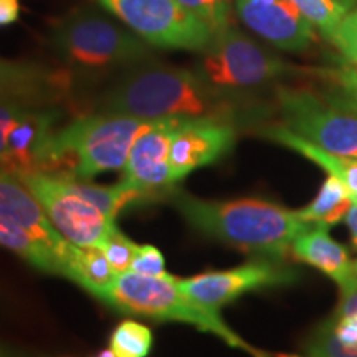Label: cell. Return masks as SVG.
Masks as SVG:
<instances>
[{"mask_svg": "<svg viewBox=\"0 0 357 357\" xmlns=\"http://www.w3.org/2000/svg\"><path fill=\"white\" fill-rule=\"evenodd\" d=\"M0 357H25V354H22L20 351L13 349V347L0 342Z\"/></svg>", "mask_w": 357, "mask_h": 357, "instance_id": "836d02e7", "label": "cell"}, {"mask_svg": "<svg viewBox=\"0 0 357 357\" xmlns=\"http://www.w3.org/2000/svg\"><path fill=\"white\" fill-rule=\"evenodd\" d=\"M281 124L329 153L357 159V114L306 88L278 86Z\"/></svg>", "mask_w": 357, "mask_h": 357, "instance_id": "52a82bcc", "label": "cell"}, {"mask_svg": "<svg viewBox=\"0 0 357 357\" xmlns=\"http://www.w3.org/2000/svg\"><path fill=\"white\" fill-rule=\"evenodd\" d=\"M300 280V273L287 261L255 258L230 270H212L177 280L181 291L205 310L220 312L223 306L247 293L266 288L289 287Z\"/></svg>", "mask_w": 357, "mask_h": 357, "instance_id": "30bf717a", "label": "cell"}, {"mask_svg": "<svg viewBox=\"0 0 357 357\" xmlns=\"http://www.w3.org/2000/svg\"><path fill=\"white\" fill-rule=\"evenodd\" d=\"M52 45L73 77L101 78L153 56L151 45L93 8H79L53 26Z\"/></svg>", "mask_w": 357, "mask_h": 357, "instance_id": "277c9868", "label": "cell"}, {"mask_svg": "<svg viewBox=\"0 0 357 357\" xmlns=\"http://www.w3.org/2000/svg\"><path fill=\"white\" fill-rule=\"evenodd\" d=\"M352 200H356V202H357V194L354 195V199H352Z\"/></svg>", "mask_w": 357, "mask_h": 357, "instance_id": "d590c367", "label": "cell"}, {"mask_svg": "<svg viewBox=\"0 0 357 357\" xmlns=\"http://www.w3.org/2000/svg\"><path fill=\"white\" fill-rule=\"evenodd\" d=\"M0 218L29 230L47 243L58 257L63 271V260L71 243L58 234L37 197L20 181V177L6 169H0Z\"/></svg>", "mask_w": 357, "mask_h": 357, "instance_id": "9a60e30c", "label": "cell"}, {"mask_svg": "<svg viewBox=\"0 0 357 357\" xmlns=\"http://www.w3.org/2000/svg\"><path fill=\"white\" fill-rule=\"evenodd\" d=\"M100 247L102 248V252H105L106 258H108L109 265L113 266L116 273L119 275L131 270L132 260L134 257H136L139 245L134 243L131 238H128V236L116 227Z\"/></svg>", "mask_w": 357, "mask_h": 357, "instance_id": "d4e9b609", "label": "cell"}, {"mask_svg": "<svg viewBox=\"0 0 357 357\" xmlns=\"http://www.w3.org/2000/svg\"><path fill=\"white\" fill-rule=\"evenodd\" d=\"M305 349L311 357H357V346L339 341L333 331L331 319H326L312 331L305 342Z\"/></svg>", "mask_w": 357, "mask_h": 357, "instance_id": "603a6c76", "label": "cell"}, {"mask_svg": "<svg viewBox=\"0 0 357 357\" xmlns=\"http://www.w3.org/2000/svg\"><path fill=\"white\" fill-rule=\"evenodd\" d=\"M242 22L261 38L288 52H303L314 42V26L293 0H236Z\"/></svg>", "mask_w": 357, "mask_h": 357, "instance_id": "4fadbf2b", "label": "cell"}, {"mask_svg": "<svg viewBox=\"0 0 357 357\" xmlns=\"http://www.w3.org/2000/svg\"><path fill=\"white\" fill-rule=\"evenodd\" d=\"M176 2L192 15L211 26L213 33L230 25L231 0H176Z\"/></svg>", "mask_w": 357, "mask_h": 357, "instance_id": "cb8c5ba5", "label": "cell"}, {"mask_svg": "<svg viewBox=\"0 0 357 357\" xmlns=\"http://www.w3.org/2000/svg\"><path fill=\"white\" fill-rule=\"evenodd\" d=\"M26 106H37V105H26V102L19 101H6L0 100V169L6 164V153H7V136L10 132V128L17 118L24 113Z\"/></svg>", "mask_w": 357, "mask_h": 357, "instance_id": "83f0119b", "label": "cell"}, {"mask_svg": "<svg viewBox=\"0 0 357 357\" xmlns=\"http://www.w3.org/2000/svg\"><path fill=\"white\" fill-rule=\"evenodd\" d=\"M352 202H354L352 194L344 182L334 176H328L314 200L298 211V215L307 223H321V225L331 227L346 217Z\"/></svg>", "mask_w": 357, "mask_h": 357, "instance_id": "ffe728a7", "label": "cell"}, {"mask_svg": "<svg viewBox=\"0 0 357 357\" xmlns=\"http://www.w3.org/2000/svg\"><path fill=\"white\" fill-rule=\"evenodd\" d=\"M303 70L270 55L260 45L229 25L218 30L204 48L195 71L217 91H227L261 86Z\"/></svg>", "mask_w": 357, "mask_h": 357, "instance_id": "8992f818", "label": "cell"}, {"mask_svg": "<svg viewBox=\"0 0 357 357\" xmlns=\"http://www.w3.org/2000/svg\"><path fill=\"white\" fill-rule=\"evenodd\" d=\"M73 75L35 61L0 56V100L47 106L70 95Z\"/></svg>", "mask_w": 357, "mask_h": 357, "instance_id": "5bb4252c", "label": "cell"}, {"mask_svg": "<svg viewBox=\"0 0 357 357\" xmlns=\"http://www.w3.org/2000/svg\"><path fill=\"white\" fill-rule=\"evenodd\" d=\"M349 314H357V288L347 294H341V303H339L337 310L334 311V316Z\"/></svg>", "mask_w": 357, "mask_h": 357, "instance_id": "1f68e13d", "label": "cell"}, {"mask_svg": "<svg viewBox=\"0 0 357 357\" xmlns=\"http://www.w3.org/2000/svg\"><path fill=\"white\" fill-rule=\"evenodd\" d=\"M61 276L71 280L78 287H82L84 291L101 300L108 293V289L113 287L118 273L109 265L108 258H106L100 245L78 247V245L71 243L63 260Z\"/></svg>", "mask_w": 357, "mask_h": 357, "instance_id": "e0dca14e", "label": "cell"}, {"mask_svg": "<svg viewBox=\"0 0 357 357\" xmlns=\"http://www.w3.org/2000/svg\"><path fill=\"white\" fill-rule=\"evenodd\" d=\"M153 47L202 52L213 30L176 0H98Z\"/></svg>", "mask_w": 357, "mask_h": 357, "instance_id": "9c48e42d", "label": "cell"}, {"mask_svg": "<svg viewBox=\"0 0 357 357\" xmlns=\"http://www.w3.org/2000/svg\"><path fill=\"white\" fill-rule=\"evenodd\" d=\"M235 128L227 119H185L174 131L169 164L174 181L181 182L190 172L212 166L229 154L235 144Z\"/></svg>", "mask_w": 357, "mask_h": 357, "instance_id": "8fae6325", "label": "cell"}, {"mask_svg": "<svg viewBox=\"0 0 357 357\" xmlns=\"http://www.w3.org/2000/svg\"><path fill=\"white\" fill-rule=\"evenodd\" d=\"M291 258L314 266L321 273L336 281L341 294L357 288L356 263L351 260L344 245L337 243L329 235V227L311 223L291 243Z\"/></svg>", "mask_w": 357, "mask_h": 357, "instance_id": "2e32d148", "label": "cell"}, {"mask_svg": "<svg viewBox=\"0 0 357 357\" xmlns=\"http://www.w3.org/2000/svg\"><path fill=\"white\" fill-rule=\"evenodd\" d=\"M312 75H318L326 82H341V83H354L357 84V66L349 65L344 68H312Z\"/></svg>", "mask_w": 357, "mask_h": 357, "instance_id": "f546056e", "label": "cell"}, {"mask_svg": "<svg viewBox=\"0 0 357 357\" xmlns=\"http://www.w3.org/2000/svg\"><path fill=\"white\" fill-rule=\"evenodd\" d=\"M344 220L347 223V227H349L352 247L357 248V202H356V200H354V202H352L349 212L346 213Z\"/></svg>", "mask_w": 357, "mask_h": 357, "instance_id": "d6a6232c", "label": "cell"}, {"mask_svg": "<svg viewBox=\"0 0 357 357\" xmlns=\"http://www.w3.org/2000/svg\"><path fill=\"white\" fill-rule=\"evenodd\" d=\"M43 207L52 225L66 242L78 247L101 245L116 229V222L83 199L70 184V178L52 172L19 174Z\"/></svg>", "mask_w": 357, "mask_h": 357, "instance_id": "ba28073f", "label": "cell"}, {"mask_svg": "<svg viewBox=\"0 0 357 357\" xmlns=\"http://www.w3.org/2000/svg\"><path fill=\"white\" fill-rule=\"evenodd\" d=\"M334 89L326 93V98L339 108L357 114V84L354 83H341L331 82Z\"/></svg>", "mask_w": 357, "mask_h": 357, "instance_id": "f1b7e54d", "label": "cell"}, {"mask_svg": "<svg viewBox=\"0 0 357 357\" xmlns=\"http://www.w3.org/2000/svg\"><path fill=\"white\" fill-rule=\"evenodd\" d=\"M102 303L114 311L129 316H141L155 321H172V323L189 324L199 331L211 333L234 349L245 351L252 357H270L257 347L250 346L223 321L220 312H213L195 305L177 284V278L166 276H144L129 270L119 273L101 298Z\"/></svg>", "mask_w": 357, "mask_h": 357, "instance_id": "5b68a950", "label": "cell"}, {"mask_svg": "<svg viewBox=\"0 0 357 357\" xmlns=\"http://www.w3.org/2000/svg\"><path fill=\"white\" fill-rule=\"evenodd\" d=\"M101 113L124 114L142 121L225 119L229 106L220 91L197 71L162 65H137L106 91Z\"/></svg>", "mask_w": 357, "mask_h": 357, "instance_id": "7a4b0ae2", "label": "cell"}, {"mask_svg": "<svg viewBox=\"0 0 357 357\" xmlns=\"http://www.w3.org/2000/svg\"><path fill=\"white\" fill-rule=\"evenodd\" d=\"M154 344V334L149 326L137 321H121L113 329L109 347L118 357H147Z\"/></svg>", "mask_w": 357, "mask_h": 357, "instance_id": "7402d4cb", "label": "cell"}, {"mask_svg": "<svg viewBox=\"0 0 357 357\" xmlns=\"http://www.w3.org/2000/svg\"><path fill=\"white\" fill-rule=\"evenodd\" d=\"M167 202L195 231L255 258L287 261L293 240L311 227L298 211L258 197L204 200L176 187Z\"/></svg>", "mask_w": 357, "mask_h": 357, "instance_id": "6da1fadb", "label": "cell"}, {"mask_svg": "<svg viewBox=\"0 0 357 357\" xmlns=\"http://www.w3.org/2000/svg\"><path fill=\"white\" fill-rule=\"evenodd\" d=\"M178 121H153L149 128L134 141L128 162L123 169V178L144 192L154 200H167L176 189L169 153L174 131Z\"/></svg>", "mask_w": 357, "mask_h": 357, "instance_id": "7c38bea8", "label": "cell"}, {"mask_svg": "<svg viewBox=\"0 0 357 357\" xmlns=\"http://www.w3.org/2000/svg\"><path fill=\"white\" fill-rule=\"evenodd\" d=\"M261 134L266 139L278 142V144L305 155L306 159H310L316 166L324 169L328 172V176L341 178L352 194V199H354V195L357 194V159L329 153V151L323 149V147L303 139L298 134H294L288 128H284L283 124H273V126L265 128Z\"/></svg>", "mask_w": 357, "mask_h": 357, "instance_id": "ac0fdd59", "label": "cell"}, {"mask_svg": "<svg viewBox=\"0 0 357 357\" xmlns=\"http://www.w3.org/2000/svg\"><path fill=\"white\" fill-rule=\"evenodd\" d=\"M153 124L124 114L82 116L56 129L43 172L91 181L101 172L123 171L134 141Z\"/></svg>", "mask_w": 357, "mask_h": 357, "instance_id": "3957f363", "label": "cell"}, {"mask_svg": "<svg viewBox=\"0 0 357 357\" xmlns=\"http://www.w3.org/2000/svg\"><path fill=\"white\" fill-rule=\"evenodd\" d=\"M356 270H357V261H356Z\"/></svg>", "mask_w": 357, "mask_h": 357, "instance_id": "8d00e7d4", "label": "cell"}, {"mask_svg": "<svg viewBox=\"0 0 357 357\" xmlns=\"http://www.w3.org/2000/svg\"><path fill=\"white\" fill-rule=\"evenodd\" d=\"M0 247L20 257L30 266L37 268L43 273L61 275L60 260L47 243L29 230L0 218Z\"/></svg>", "mask_w": 357, "mask_h": 357, "instance_id": "d6986e66", "label": "cell"}, {"mask_svg": "<svg viewBox=\"0 0 357 357\" xmlns=\"http://www.w3.org/2000/svg\"><path fill=\"white\" fill-rule=\"evenodd\" d=\"M312 26L328 40L342 19L357 8V0H293Z\"/></svg>", "mask_w": 357, "mask_h": 357, "instance_id": "44dd1931", "label": "cell"}, {"mask_svg": "<svg viewBox=\"0 0 357 357\" xmlns=\"http://www.w3.org/2000/svg\"><path fill=\"white\" fill-rule=\"evenodd\" d=\"M131 270L144 276H155V278L171 276L166 270V260H164L162 252L154 245H139Z\"/></svg>", "mask_w": 357, "mask_h": 357, "instance_id": "4316f807", "label": "cell"}, {"mask_svg": "<svg viewBox=\"0 0 357 357\" xmlns=\"http://www.w3.org/2000/svg\"><path fill=\"white\" fill-rule=\"evenodd\" d=\"M328 40L351 65L357 66V8L347 13Z\"/></svg>", "mask_w": 357, "mask_h": 357, "instance_id": "484cf974", "label": "cell"}, {"mask_svg": "<svg viewBox=\"0 0 357 357\" xmlns=\"http://www.w3.org/2000/svg\"><path fill=\"white\" fill-rule=\"evenodd\" d=\"M19 0H0V26H8L19 20Z\"/></svg>", "mask_w": 357, "mask_h": 357, "instance_id": "4dcf8cb0", "label": "cell"}, {"mask_svg": "<svg viewBox=\"0 0 357 357\" xmlns=\"http://www.w3.org/2000/svg\"><path fill=\"white\" fill-rule=\"evenodd\" d=\"M278 357H303V356H278ZM311 357V356H310Z\"/></svg>", "mask_w": 357, "mask_h": 357, "instance_id": "e575fe53", "label": "cell"}]
</instances>
